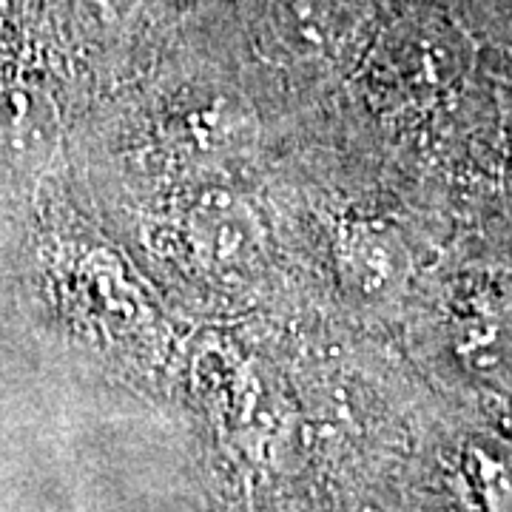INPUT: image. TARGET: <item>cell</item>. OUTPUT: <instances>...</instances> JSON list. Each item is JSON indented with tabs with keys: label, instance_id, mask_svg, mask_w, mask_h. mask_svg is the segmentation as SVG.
<instances>
[{
	"label": "cell",
	"instance_id": "cell-1",
	"mask_svg": "<svg viewBox=\"0 0 512 512\" xmlns=\"http://www.w3.org/2000/svg\"><path fill=\"white\" fill-rule=\"evenodd\" d=\"M143 0H77L80 18L92 32H117L140 9Z\"/></svg>",
	"mask_w": 512,
	"mask_h": 512
}]
</instances>
